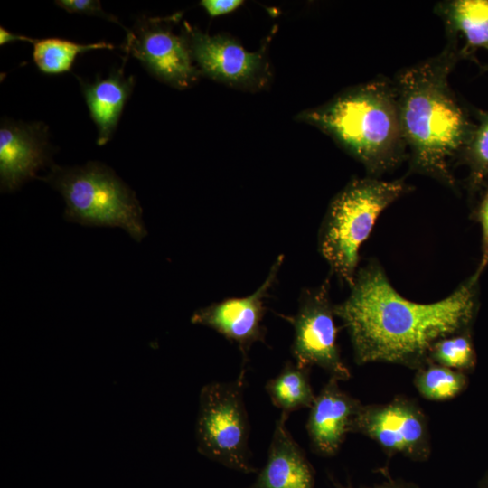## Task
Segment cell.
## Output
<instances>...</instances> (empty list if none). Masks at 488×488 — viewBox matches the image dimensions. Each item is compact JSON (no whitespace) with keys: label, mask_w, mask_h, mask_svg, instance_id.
Returning <instances> with one entry per match:
<instances>
[{"label":"cell","mask_w":488,"mask_h":488,"mask_svg":"<svg viewBox=\"0 0 488 488\" xmlns=\"http://www.w3.org/2000/svg\"><path fill=\"white\" fill-rule=\"evenodd\" d=\"M474 274L448 296L430 304L403 297L382 267L371 260L358 269L351 292L334 305L349 334L358 365L391 363L418 370L440 339L468 332L478 310Z\"/></svg>","instance_id":"6da1fadb"},{"label":"cell","mask_w":488,"mask_h":488,"mask_svg":"<svg viewBox=\"0 0 488 488\" xmlns=\"http://www.w3.org/2000/svg\"><path fill=\"white\" fill-rule=\"evenodd\" d=\"M98 130L97 144L106 145L115 132L126 102L135 86V78L126 76L123 68L115 70L105 78L96 77L87 82L77 77Z\"/></svg>","instance_id":"9a60e30c"},{"label":"cell","mask_w":488,"mask_h":488,"mask_svg":"<svg viewBox=\"0 0 488 488\" xmlns=\"http://www.w3.org/2000/svg\"><path fill=\"white\" fill-rule=\"evenodd\" d=\"M411 187L403 179L352 180L332 200L318 234V249L332 274L351 287L358 271L359 250L380 213Z\"/></svg>","instance_id":"277c9868"},{"label":"cell","mask_w":488,"mask_h":488,"mask_svg":"<svg viewBox=\"0 0 488 488\" xmlns=\"http://www.w3.org/2000/svg\"><path fill=\"white\" fill-rule=\"evenodd\" d=\"M401 70L393 82L408 152L409 173L456 190L453 174L474 127L472 109L455 96L449 76L462 60L459 42Z\"/></svg>","instance_id":"7a4b0ae2"},{"label":"cell","mask_w":488,"mask_h":488,"mask_svg":"<svg viewBox=\"0 0 488 488\" xmlns=\"http://www.w3.org/2000/svg\"><path fill=\"white\" fill-rule=\"evenodd\" d=\"M55 4L69 13L99 16L103 19L114 22L123 27V25L120 23V22L116 16L106 13L102 9L101 4L99 1H97V0H57L55 1Z\"/></svg>","instance_id":"603a6c76"},{"label":"cell","mask_w":488,"mask_h":488,"mask_svg":"<svg viewBox=\"0 0 488 488\" xmlns=\"http://www.w3.org/2000/svg\"><path fill=\"white\" fill-rule=\"evenodd\" d=\"M413 382L424 399L444 401L461 394L468 385V379L465 372L429 362L417 370Z\"/></svg>","instance_id":"ffe728a7"},{"label":"cell","mask_w":488,"mask_h":488,"mask_svg":"<svg viewBox=\"0 0 488 488\" xmlns=\"http://www.w3.org/2000/svg\"><path fill=\"white\" fill-rule=\"evenodd\" d=\"M476 205L474 211L475 221L480 224L482 231V254L476 271L478 278L488 266V183L476 193Z\"/></svg>","instance_id":"7402d4cb"},{"label":"cell","mask_w":488,"mask_h":488,"mask_svg":"<svg viewBox=\"0 0 488 488\" xmlns=\"http://www.w3.org/2000/svg\"><path fill=\"white\" fill-rule=\"evenodd\" d=\"M310 368L302 367L296 362L286 361L279 373L268 380L265 385L272 404L289 414L301 408H310L315 395L309 378Z\"/></svg>","instance_id":"e0dca14e"},{"label":"cell","mask_w":488,"mask_h":488,"mask_svg":"<svg viewBox=\"0 0 488 488\" xmlns=\"http://www.w3.org/2000/svg\"><path fill=\"white\" fill-rule=\"evenodd\" d=\"M186 27L193 61L207 76L230 84H249L263 72L260 53L246 51L229 37L210 35Z\"/></svg>","instance_id":"7c38bea8"},{"label":"cell","mask_w":488,"mask_h":488,"mask_svg":"<svg viewBox=\"0 0 488 488\" xmlns=\"http://www.w3.org/2000/svg\"><path fill=\"white\" fill-rule=\"evenodd\" d=\"M351 433L372 439L389 456L400 455L424 462L431 455L427 418L414 400L405 396L384 404L361 405Z\"/></svg>","instance_id":"ba28073f"},{"label":"cell","mask_w":488,"mask_h":488,"mask_svg":"<svg viewBox=\"0 0 488 488\" xmlns=\"http://www.w3.org/2000/svg\"><path fill=\"white\" fill-rule=\"evenodd\" d=\"M48 127L5 119L0 126V187L13 192L52 163Z\"/></svg>","instance_id":"8fae6325"},{"label":"cell","mask_w":488,"mask_h":488,"mask_svg":"<svg viewBox=\"0 0 488 488\" xmlns=\"http://www.w3.org/2000/svg\"><path fill=\"white\" fill-rule=\"evenodd\" d=\"M33 58L38 69L46 74L70 71L76 57L92 50L114 49V45L99 42L78 43L61 38L35 39Z\"/></svg>","instance_id":"d6986e66"},{"label":"cell","mask_w":488,"mask_h":488,"mask_svg":"<svg viewBox=\"0 0 488 488\" xmlns=\"http://www.w3.org/2000/svg\"><path fill=\"white\" fill-rule=\"evenodd\" d=\"M246 373L232 381L205 384L195 424L198 452L227 468L256 473L249 447V422L244 403Z\"/></svg>","instance_id":"8992f818"},{"label":"cell","mask_w":488,"mask_h":488,"mask_svg":"<svg viewBox=\"0 0 488 488\" xmlns=\"http://www.w3.org/2000/svg\"><path fill=\"white\" fill-rule=\"evenodd\" d=\"M474 127L459 164L468 169L466 187L475 196L488 183V111L472 108Z\"/></svg>","instance_id":"ac0fdd59"},{"label":"cell","mask_w":488,"mask_h":488,"mask_svg":"<svg viewBox=\"0 0 488 488\" xmlns=\"http://www.w3.org/2000/svg\"><path fill=\"white\" fill-rule=\"evenodd\" d=\"M281 413L276 420L265 465L247 488H314V470L291 436Z\"/></svg>","instance_id":"5bb4252c"},{"label":"cell","mask_w":488,"mask_h":488,"mask_svg":"<svg viewBox=\"0 0 488 488\" xmlns=\"http://www.w3.org/2000/svg\"><path fill=\"white\" fill-rule=\"evenodd\" d=\"M243 4L242 0H202L201 5L211 17H216L237 9Z\"/></svg>","instance_id":"cb8c5ba5"},{"label":"cell","mask_w":488,"mask_h":488,"mask_svg":"<svg viewBox=\"0 0 488 488\" xmlns=\"http://www.w3.org/2000/svg\"><path fill=\"white\" fill-rule=\"evenodd\" d=\"M299 117L330 136L371 177L408 160L393 80L379 78L357 85Z\"/></svg>","instance_id":"3957f363"},{"label":"cell","mask_w":488,"mask_h":488,"mask_svg":"<svg viewBox=\"0 0 488 488\" xmlns=\"http://www.w3.org/2000/svg\"><path fill=\"white\" fill-rule=\"evenodd\" d=\"M480 488H488V472L485 474V475L483 477L479 483Z\"/></svg>","instance_id":"4316f807"},{"label":"cell","mask_w":488,"mask_h":488,"mask_svg":"<svg viewBox=\"0 0 488 488\" xmlns=\"http://www.w3.org/2000/svg\"><path fill=\"white\" fill-rule=\"evenodd\" d=\"M124 49L153 76L178 89L191 86L201 72L192 63L188 38L175 34L164 19H138L127 30Z\"/></svg>","instance_id":"9c48e42d"},{"label":"cell","mask_w":488,"mask_h":488,"mask_svg":"<svg viewBox=\"0 0 488 488\" xmlns=\"http://www.w3.org/2000/svg\"><path fill=\"white\" fill-rule=\"evenodd\" d=\"M283 260V255L277 258L264 282L252 294L212 303L197 309L191 316L193 324L210 327L238 346L242 356L241 372H245L251 346L258 342L265 343L266 302Z\"/></svg>","instance_id":"30bf717a"},{"label":"cell","mask_w":488,"mask_h":488,"mask_svg":"<svg viewBox=\"0 0 488 488\" xmlns=\"http://www.w3.org/2000/svg\"><path fill=\"white\" fill-rule=\"evenodd\" d=\"M361 405L330 377L309 408L305 427L313 452L324 457L335 455Z\"/></svg>","instance_id":"4fadbf2b"},{"label":"cell","mask_w":488,"mask_h":488,"mask_svg":"<svg viewBox=\"0 0 488 488\" xmlns=\"http://www.w3.org/2000/svg\"><path fill=\"white\" fill-rule=\"evenodd\" d=\"M334 488H354L352 485H343L338 483H334ZM360 488H419L412 483L404 481H389L380 484H377L371 487H360Z\"/></svg>","instance_id":"d4e9b609"},{"label":"cell","mask_w":488,"mask_h":488,"mask_svg":"<svg viewBox=\"0 0 488 488\" xmlns=\"http://www.w3.org/2000/svg\"><path fill=\"white\" fill-rule=\"evenodd\" d=\"M429 361L462 372L473 371L476 353L470 331L449 335L435 343L429 352Z\"/></svg>","instance_id":"44dd1931"},{"label":"cell","mask_w":488,"mask_h":488,"mask_svg":"<svg viewBox=\"0 0 488 488\" xmlns=\"http://www.w3.org/2000/svg\"><path fill=\"white\" fill-rule=\"evenodd\" d=\"M42 180L64 199V219L84 226L118 227L140 242L147 234L142 207L133 192L104 164H52Z\"/></svg>","instance_id":"5b68a950"},{"label":"cell","mask_w":488,"mask_h":488,"mask_svg":"<svg viewBox=\"0 0 488 488\" xmlns=\"http://www.w3.org/2000/svg\"><path fill=\"white\" fill-rule=\"evenodd\" d=\"M434 13L442 20L447 39L464 40L462 60L475 61L478 50L488 52V0H445Z\"/></svg>","instance_id":"2e32d148"},{"label":"cell","mask_w":488,"mask_h":488,"mask_svg":"<svg viewBox=\"0 0 488 488\" xmlns=\"http://www.w3.org/2000/svg\"><path fill=\"white\" fill-rule=\"evenodd\" d=\"M15 41H23V42L33 43L35 39L30 38L25 35L11 33L7 31L6 29H5L3 26L0 27V44L1 45L6 44L11 42H15Z\"/></svg>","instance_id":"484cf974"},{"label":"cell","mask_w":488,"mask_h":488,"mask_svg":"<svg viewBox=\"0 0 488 488\" xmlns=\"http://www.w3.org/2000/svg\"><path fill=\"white\" fill-rule=\"evenodd\" d=\"M329 289L326 278L319 286L305 290L296 314L286 316L294 328L292 355L299 366H317L331 378L348 380L351 371L341 357L336 342L338 328Z\"/></svg>","instance_id":"52a82bcc"}]
</instances>
